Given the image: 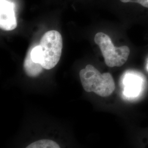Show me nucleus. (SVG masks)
Returning a JSON list of instances; mask_svg holds the SVG:
<instances>
[{
	"label": "nucleus",
	"mask_w": 148,
	"mask_h": 148,
	"mask_svg": "<svg viewBox=\"0 0 148 148\" xmlns=\"http://www.w3.org/2000/svg\"><path fill=\"white\" fill-rule=\"evenodd\" d=\"M147 69H148V66H147Z\"/></svg>",
	"instance_id": "obj_9"
},
{
	"label": "nucleus",
	"mask_w": 148,
	"mask_h": 148,
	"mask_svg": "<svg viewBox=\"0 0 148 148\" xmlns=\"http://www.w3.org/2000/svg\"><path fill=\"white\" fill-rule=\"evenodd\" d=\"M82 86L87 92H94L102 97H109L115 89V84L111 74H101L92 65H87L79 72Z\"/></svg>",
	"instance_id": "obj_2"
},
{
	"label": "nucleus",
	"mask_w": 148,
	"mask_h": 148,
	"mask_svg": "<svg viewBox=\"0 0 148 148\" xmlns=\"http://www.w3.org/2000/svg\"><path fill=\"white\" fill-rule=\"evenodd\" d=\"M27 148H59L56 142L49 139H42L30 144Z\"/></svg>",
	"instance_id": "obj_7"
},
{
	"label": "nucleus",
	"mask_w": 148,
	"mask_h": 148,
	"mask_svg": "<svg viewBox=\"0 0 148 148\" xmlns=\"http://www.w3.org/2000/svg\"><path fill=\"white\" fill-rule=\"evenodd\" d=\"M16 26L14 3L7 0H0V28L11 31Z\"/></svg>",
	"instance_id": "obj_4"
},
{
	"label": "nucleus",
	"mask_w": 148,
	"mask_h": 148,
	"mask_svg": "<svg viewBox=\"0 0 148 148\" xmlns=\"http://www.w3.org/2000/svg\"><path fill=\"white\" fill-rule=\"evenodd\" d=\"M123 3H128V2H136L143 6L144 7L148 8V0H120Z\"/></svg>",
	"instance_id": "obj_8"
},
{
	"label": "nucleus",
	"mask_w": 148,
	"mask_h": 148,
	"mask_svg": "<svg viewBox=\"0 0 148 148\" xmlns=\"http://www.w3.org/2000/svg\"><path fill=\"white\" fill-rule=\"evenodd\" d=\"M143 80L137 75L133 73L126 74L123 79V93L127 97L137 96L142 90Z\"/></svg>",
	"instance_id": "obj_5"
},
{
	"label": "nucleus",
	"mask_w": 148,
	"mask_h": 148,
	"mask_svg": "<svg viewBox=\"0 0 148 148\" xmlns=\"http://www.w3.org/2000/svg\"><path fill=\"white\" fill-rule=\"evenodd\" d=\"M95 42L99 47L106 65L109 67H120L127 62L130 54L127 46L115 47L111 38L99 32L95 34Z\"/></svg>",
	"instance_id": "obj_3"
},
{
	"label": "nucleus",
	"mask_w": 148,
	"mask_h": 148,
	"mask_svg": "<svg viewBox=\"0 0 148 148\" xmlns=\"http://www.w3.org/2000/svg\"><path fill=\"white\" fill-rule=\"evenodd\" d=\"M31 49H30L27 53L24 62V70L27 75L30 77H36L41 74L43 70L41 64L36 63L32 59Z\"/></svg>",
	"instance_id": "obj_6"
},
{
	"label": "nucleus",
	"mask_w": 148,
	"mask_h": 148,
	"mask_svg": "<svg viewBox=\"0 0 148 148\" xmlns=\"http://www.w3.org/2000/svg\"><path fill=\"white\" fill-rule=\"evenodd\" d=\"M63 49V38L56 30L46 32L41 39L40 45L32 48V59L41 64L44 69L55 67L60 59Z\"/></svg>",
	"instance_id": "obj_1"
}]
</instances>
